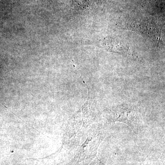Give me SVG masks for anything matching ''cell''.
<instances>
[{
  "label": "cell",
  "mask_w": 165,
  "mask_h": 165,
  "mask_svg": "<svg viewBox=\"0 0 165 165\" xmlns=\"http://www.w3.org/2000/svg\"><path fill=\"white\" fill-rule=\"evenodd\" d=\"M105 113V119L108 123H122L134 131H138L143 125L142 115L134 104L123 103L108 109Z\"/></svg>",
  "instance_id": "cell-1"
},
{
  "label": "cell",
  "mask_w": 165,
  "mask_h": 165,
  "mask_svg": "<svg viewBox=\"0 0 165 165\" xmlns=\"http://www.w3.org/2000/svg\"><path fill=\"white\" fill-rule=\"evenodd\" d=\"M89 165H106L103 164L99 159L98 157H96Z\"/></svg>",
  "instance_id": "cell-2"
}]
</instances>
